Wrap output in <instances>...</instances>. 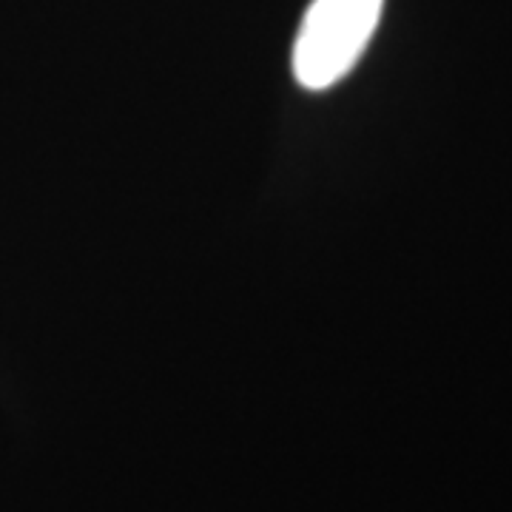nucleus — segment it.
<instances>
[{"instance_id":"nucleus-1","label":"nucleus","mask_w":512,"mask_h":512,"mask_svg":"<svg viewBox=\"0 0 512 512\" xmlns=\"http://www.w3.org/2000/svg\"><path fill=\"white\" fill-rule=\"evenodd\" d=\"M384 0H313L293 43V77L308 92L345 80L382 20Z\"/></svg>"}]
</instances>
